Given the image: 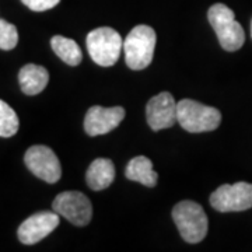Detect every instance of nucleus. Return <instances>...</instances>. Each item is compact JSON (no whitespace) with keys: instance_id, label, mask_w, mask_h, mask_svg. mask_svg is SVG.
<instances>
[{"instance_id":"obj_1","label":"nucleus","mask_w":252,"mask_h":252,"mask_svg":"<svg viewBox=\"0 0 252 252\" xmlns=\"http://www.w3.org/2000/svg\"><path fill=\"white\" fill-rule=\"evenodd\" d=\"M207 18L224 51L235 52L241 49L245 42V32L241 24L235 20L233 10L223 3H216L207 11Z\"/></svg>"},{"instance_id":"obj_2","label":"nucleus","mask_w":252,"mask_h":252,"mask_svg":"<svg viewBox=\"0 0 252 252\" xmlns=\"http://www.w3.org/2000/svg\"><path fill=\"white\" fill-rule=\"evenodd\" d=\"M156 31L149 26H136L124 41V52L127 67L132 70L146 69L154 56L156 49Z\"/></svg>"},{"instance_id":"obj_3","label":"nucleus","mask_w":252,"mask_h":252,"mask_svg":"<svg viewBox=\"0 0 252 252\" xmlns=\"http://www.w3.org/2000/svg\"><path fill=\"white\" fill-rule=\"evenodd\" d=\"M177 119L187 132L202 133L212 132L221 122V114L217 108L207 107L193 99H181L177 105Z\"/></svg>"},{"instance_id":"obj_4","label":"nucleus","mask_w":252,"mask_h":252,"mask_svg":"<svg viewBox=\"0 0 252 252\" xmlns=\"http://www.w3.org/2000/svg\"><path fill=\"white\" fill-rule=\"evenodd\" d=\"M172 220L181 237L189 244L200 243L207 234V217L203 207L192 200H182L172 209Z\"/></svg>"},{"instance_id":"obj_5","label":"nucleus","mask_w":252,"mask_h":252,"mask_svg":"<svg viewBox=\"0 0 252 252\" xmlns=\"http://www.w3.org/2000/svg\"><path fill=\"white\" fill-rule=\"evenodd\" d=\"M87 49L91 59L97 64L109 67L118 62L124 49V41L114 28L99 27L89 32Z\"/></svg>"},{"instance_id":"obj_6","label":"nucleus","mask_w":252,"mask_h":252,"mask_svg":"<svg viewBox=\"0 0 252 252\" xmlns=\"http://www.w3.org/2000/svg\"><path fill=\"white\" fill-rule=\"evenodd\" d=\"M212 207L221 212H244L252 207V184L237 182L233 185H221L210 195Z\"/></svg>"},{"instance_id":"obj_7","label":"nucleus","mask_w":252,"mask_h":252,"mask_svg":"<svg viewBox=\"0 0 252 252\" xmlns=\"http://www.w3.org/2000/svg\"><path fill=\"white\" fill-rule=\"evenodd\" d=\"M54 210L72 224L84 227L91 221L93 205L90 199L77 190H66L59 193L52 203Z\"/></svg>"},{"instance_id":"obj_8","label":"nucleus","mask_w":252,"mask_h":252,"mask_svg":"<svg viewBox=\"0 0 252 252\" xmlns=\"http://www.w3.org/2000/svg\"><path fill=\"white\" fill-rule=\"evenodd\" d=\"M24 162L35 177L48 184H55L62 177L59 158L48 146H31L24 156Z\"/></svg>"},{"instance_id":"obj_9","label":"nucleus","mask_w":252,"mask_h":252,"mask_svg":"<svg viewBox=\"0 0 252 252\" xmlns=\"http://www.w3.org/2000/svg\"><path fill=\"white\" fill-rule=\"evenodd\" d=\"M59 225V215L56 212H38L24 220L17 230L20 243L34 245L44 240Z\"/></svg>"},{"instance_id":"obj_10","label":"nucleus","mask_w":252,"mask_h":252,"mask_svg":"<svg viewBox=\"0 0 252 252\" xmlns=\"http://www.w3.org/2000/svg\"><path fill=\"white\" fill-rule=\"evenodd\" d=\"M177 105L178 102L174 99L172 94L167 91L154 95L146 105V118L149 126L153 130H161L175 125L178 122Z\"/></svg>"},{"instance_id":"obj_11","label":"nucleus","mask_w":252,"mask_h":252,"mask_svg":"<svg viewBox=\"0 0 252 252\" xmlns=\"http://www.w3.org/2000/svg\"><path fill=\"white\" fill-rule=\"evenodd\" d=\"M125 109L122 107H91L84 118V130L89 136L107 135L119 126L125 118Z\"/></svg>"},{"instance_id":"obj_12","label":"nucleus","mask_w":252,"mask_h":252,"mask_svg":"<svg viewBox=\"0 0 252 252\" xmlns=\"http://www.w3.org/2000/svg\"><path fill=\"white\" fill-rule=\"evenodd\" d=\"M18 81L24 94L36 95L42 90H45L49 81V73L45 67L39 64L28 63L26 66H23L18 73Z\"/></svg>"},{"instance_id":"obj_13","label":"nucleus","mask_w":252,"mask_h":252,"mask_svg":"<svg viewBox=\"0 0 252 252\" xmlns=\"http://www.w3.org/2000/svg\"><path fill=\"white\" fill-rule=\"evenodd\" d=\"M87 185L93 190L108 188L115 180V167L109 158H97L91 162L86 174Z\"/></svg>"},{"instance_id":"obj_14","label":"nucleus","mask_w":252,"mask_h":252,"mask_svg":"<svg viewBox=\"0 0 252 252\" xmlns=\"http://www.w3.org/2000/svg\"><path fill=\"white\" fill-rule=\"evenodd\" d=\"M125 175L127 180L140 182L142 185L149 187V188L156 187L157 181H158V175L153 170V162L144 156L133 157L130 161L127 162Z\"/></svg>"},{"instance_id":"obj_15","label":"nucleus","mask_w":252,"mask_h":252,"mask_svg":"<svg viewBox=\"0 0 252 252\" xmlns=\"http://www.w3.org/2000/svg\"><path fill=\"white\" fill-rule=\"evenodd\" d=\"M51 46H52L55 54L69 66H77L83 61L80 46L77 45L76 41H73L70 38H66V36L62 35L52 36Z\"/></svg>"},{"instance_id":"obj_16","label":"nucleus","mask_w":252,"mask_h":252,"mask_svg":"<svg viewBox=\"0 0 252 252\" xmlns=\"http://www.w3.org/2000/svg\"><path fill=\"white\" fill-rule=\"evenodd\" d=\"M20 127L16 111L3 99H0V137H11Z\"/></svg>"},{"instance_id":"obj_17","label":"nucleus","mask_w":252,"mask_h":252,"mask_svg":"<svg viewBox=\"0 0 252 252\" xmlns=\"http://www.w3.org/2000/svg\"><path fill=\"white\" fill-rule=\"evenodd\" d=\"M18 42V32L16 26L0 18V49L10 51L14 49Z\"/></svg>"},{"instance_id":"obj_18","label":"nucleus","mask_w":252,"mask_h":252,"mask_svg":"<svg viewBox=\"0 0 252 252\" xmlns=\"http://www.w3.org/2000/svg\"><path fill=\"white\" fill-rule=\"evenodd\" d=\"M21 1L32 11H46L58 6L61 0H21Z\"/></svg>"},{"instance_id":"obj_19","label":"nucleus","mask_w":252,"mask_h":252,"mask_svg":"<svg viewBox=\"0 0 252 252\" xmlns=\"http://www.w3.org/2000/svg\"><path fill=\"white\" fill-rule=\"evenodd\" d=\"M251 35H252V24H251Z\"/></svg>"}]
</instances>
